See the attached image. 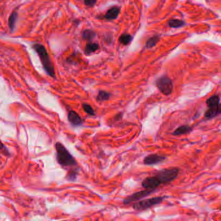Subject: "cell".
Returning <instances> with one entry per match:
<instances>
[{
	"instance_id": "cb8c5ba5",
	"label": "cell",
	"mask_w": 221,
	"mask_h": 221,
	"mask_svg": "<svg viewBox=\"0 0 221 221\" xmlns=\"http://www.w3.org/2000/svg\"><path fill=\"white\" fill-rule=\"evenodd\" d=\"M5 150V147L4 145L2 143V142L0 141V150Z\"/></svg>"
},
{
	"instance_id": "ffe728a7",
	"label": "cell",
	"mask_w": 221,
	"mask_h": 221,
	"mask_svg": "<svg viewBox=\"0 0 221 221\" xmlns=\"http://www.w3.org/2000/svg\"><path fill=\"white\" fill-rule=\"evenodd\" d=\"M95 37V33L91 30H86L83 33V37L84 40L90 41Z\"/></svg>"
},
{
	"instance_id": "44dd1931",
	"label": "cell",
	"mask_w": 221,
	"mask_h": 221,
	"mask_svg": "<svg viewBox=\"0 0 221 221\" xmlns=\"http://www.w3.org/2000/svg\"><path fill=\"white\" fill-rule=\"evenodd\" d=\"M160 40V38L158 37H153L151 38H150L147 41V47L148 48H152L153 46H155L157 42Z\"/></svg>"
},
{
	"instance_id": "6da1fadb",
	"label": "cell",
	"mask_w": 221,
	"mask_h": 221,
	"mask_svg": "<svg viewBox=\"0 0 221 221\" xmlns=\"http://www.w3.org/2000/svg\"><path fill=\"white\" fill-rule=\"evenodd\" d=\"M33 48L38 53L46 73L51 77H55V67L45 48L43 45L36 44L33 45Z\"/></svg>"
},
{
	"instance_id": "7a4b0ae2",
	"label": "cell",
	"mask_w": 221,
	"mask_h": 221,
	"mask_svg": "<svg viewBox=\"0 0 221 221\" xmlns=\"http://www.w3.org/2000/svg\"><path fill=\"white\" fill-rule=\"evenodd\" d=\"M56 158L60 166L63 167H70L77 165V162L66 148L59 142L56 143Z\"/></svg>"
},
{
	"instance_id": "ac0fdd59",
	"label": "cell",
	"mask_w": 221,
	"mask_h": 221,
	"mask_svg": "<svg viewBox=\"0 0 221 221\" xmlns=\"http://www.w3.org/2000/svg\"><path fill=\"white\" fill-rule=\"evenodd\" d=\"M83 109L84 111L87 114H88L91 116H94L95 115V112L94 109L92 108L91 105H90L88 103H84L83 104Z\"/></svg>"
},
{
	"instance_id": "9a60e30c",
	"label": "cell",
	"mask_w": 221,
	"mask_h": 221,
	"mask_svg": "<svg viewBox=\"0 0 221 221\" xmlns=\"http://www.w3.org/2000/svg\"><path fill=\"white\" fill-rule=\"evenodd\" d=\"M99 49V45L96 43H89L86 44L84 49V52L86 55H90L91 53H94Z\"/></svg>"
},
{
	"instance_id": "ba28073f",
	"label": "cell",
	"mask_w": 221,
	"mask_h": 221,
	"mask_svg": "<svg viewBox=\"0 0 221 221\" xmlns=\"http://www.w3.org/2000/svg\"><path fill=\"white\" fill-rule=\"evenodd\" d=\"M166 160V157L158 154H151L145 157L143 163L146 166H154L159 164Z\"/></svg>"
},
{
	"instance_id": "603a6c76",
	"label": "cell",
	"mask_w": 221,
	"mask_h": 221,
	"mask_svg": "<svg viewBox=\"0 0 221 221\" xmlns=\"http://www.w3.org/2000/svg\"><path fill=\"white\" fill-rule=\"evenodd\" d=\"M123 114L122 112H120V113H118V114H117L114 117V119L116 121H119L121 120H122L123 119Z\"/></svg>"
},
{
	"instance_id": "9c48e42d",
	"label": "cell",
	"mask_w": 221,
	"mask_h": 221,
	"mask_svg": "<svg viewBox=\"0 0 221 221\" xmlns=\"http://www.w3.org/2000/svg\"><path fill=\"white\" fill-rule=\"evenodd\" d=\"M68 118L71 124L74 126H79L83 124V119L75 111H70L68 113Z\"/></svg>"
},
{
	"instance_id": "3957f363",
	"label": "cell",
	"mask_w": 221,
	"mask_h": 221,
	"mask_svg": "<svg viewBox=\"0 0 221 221\" xmlns=\"http://www.w3.org/2000/svg\"><path fill=\"white\" fill-rule=\"evenodd\" d=\"M180 169L178 167H171L167 169H163L162 170L158 171L156 176L160 181L161 185H167L171 183L174 180H176L178 176Z\"/></svg>"
},
{
	"instance_id": "8992f818",
	"label": "cell",
	"mask_w": 221,
	"mask_h": 221,
	"mask_svg": "<svg viewBox=\"0 0 221 221\" xmlns=\"http://www.w3.org/2000/svg\"><path fill=\"white\" fill-rule=\"evenodd\" d=\"M155 191H153V190L145 189V190H142V191L134 193L130 195H128V196H127L125 198H124L123 202L125 205L130 204L132 202H137L138 200H140L144 198L148 197V195L151 194Z\"/></svg>"
},
{
	"instance_id": "d6986e66",
	"label": "cell",
	"mask_w": 221,
	"mask_h": 221,
	"mask_svg": "<svg viewBox=\"0 0 221 221\" xmlns=\"http://www.w3.org/2000/svg\"><path fill=\"white\" fill-rule=\"evenodd\" d=\"M132 40V37L130 34H123L119 38V42L123 45H128Z\"/></svg>"
},
{
	"instance_id": "2e32d148",
	"label": "cell",
	"mask_w": 221,
	"mask_h": 221,
	"mask_svg": "<svg viewBox=\"0 0 221 221\" xmlns=\"http://www.w3.org/2000/svg\"><path fill=\"white\" fill-rule=\"evenodd\" d=\"M18 14L17 12L14 11L9 17V26L10 27V29L12 30L15 27V24H16V19H17Z\"/></svg>"
},
{
	"instance_id": "7c38bea8",
	"label": "cell",
	"mask_w": 221,
	"mask_h": 221,
	"mask_svg": "<svg viewBox=\"0 0 221 221\" xmlns=\"http://www.w3.org/2000/svg\"><path fill=\"white\" fill-rule=\"evenodd\" d=\"M220 96L217 94H214L209 97L206 100V105L208 108L219 106H220Z\"/></svg>"
},
{
	"instance_id": "7402d4cb",
	"label": "cell",
	"mask_w": 221,
	"mask_h": 221,
	"mask_svg": "<svg viewBox=\"0 0 221 221\" xmlns=\"http://www.w3.org/2000/svg\"><path fill=\"white\" fill-rule=\"evenodd\" d=\"M96 2H97V0H84V3L87 6L92 7L95 4Z\"/></svg>"
},
{
	"instance_id": "30bf717a",
	"label": "cell",
	"mask_w": 221,
	"mask_h": 221,
	"mask_svg": "<svg viewBox=\"0 0 221 221\" xmlns=\"http://www.w3.org/2000/svg\"><path fill=\"white\" fill-rule=\"evenodd\" d=\"M221 113L220 106L217 107H210L204 113V117L207 119H211L218 116Z\"/></svg>"
},
{
	"instance_id": "5b68a950",
	"label": "cell",
	"mask_w": 221,
	"mask_h": 221,
	"mask_svg": "<svg viewBox=\"0 0 221 221\" xmlns=\"http://www.w3.org/2000/svg\"><path fill=\"white\" fill-rule=\"evenodd\" d=\"M156 86L164 95L168 96L172 94L173 90V82L170 78L166 75H163L156 80Z\"/></svg>"
},
{
	"instance_id": "277c9868",
	"label": "cell",
	"mask_w": 221,
	"mask_h": 221,
	"mask_svg": "<svg viewBox=\"0 0 221 221\" xmlns=\"http://www.w3.org/2000/svg\"><path fill=\"white\" fill-rule=\"evenodd\" d=\"M166 197L160 196V197H155L147 199H141L138 200L132 205V208L136 211H145L147 209H149L156 205L160 204L164 200L166 199Z\"/></svg>"
},
{
	"instance_id": "e0dca14e",
	"label": "cell",
	"mask_w": 221,
	"mask_h": 221,
	"mask_svg": "<svg viewBox=\"0 0 221 221\" xmlns=\"http://www.w3.org/2000/svg\"><path fill=\"white\" fill-rule=\"evenodd\" d=\"M184 24L185 23H184V22L181 21V20H176V19L170 20L169 21V27H173V28L181 27L183 26Z\"/></svg>"
},
{
	"instance_id": "8fae6325",
	"label": "cell",
	"mask_w": 221,
	"mask_h": 221,
	"mask_svg": "<svg viewBox=\"0 0 221 221\" xmlns=\"http://www.w3.org/2000/svg\"><path fill=\"white\" fill-rule=\"evenodd\" d=\"M193 130V127L189 125H182L178 127L176 129L173 131L172 134L173 136H182L189 134Z\"/></svg>"
},
{
	"instance_id": "5bb4252c",
	"label": "cell",
	"mask_w": 221,
	"mask_h": 221,
	"mask_svg": "<svg viewBox=\"0 0 221 221\" xmlns=\"http://www.w3.org/2000/svg\"><path fill=\"white\" fill-rule=\"evenodd\" d=\"M111 95H112V94L110 93H109V92L104 91V90H101L99 91L98 95H97V96L96 97V101L97 102L107 101L110 99Z\"/></svg>"
},
{
	"instance_id": "4fadbf2b",
	"label": "cell",
	"mask_w": 221,
	"mask_h": 221,
	"mask_svg": "<svg viewBox=\"0 0 221 221\" xmlns=\"http://www.w3.org/2000/svg\"><path fill=\"white\" fill-rule=\"evenodd\" d=\"M119 14V9L118 7H114L109 9L106 13L105 16L107 20H112L117 18Z\"/></svg>"
},
{
	"instance_id": "52a82bcc",
	"label": "cell",
	"mask_w": 221,
	"mask_h": 221,
	"mask_svg": "<svg viewBox=\"0 0 221 221\" xmlns=\"http://www.w3.org/2000/svg\"><path fill=\"white\" fill-rule=\"evenodd\" d=\"M161 186V184L156 176H148L143 180L141 182V186L145 189H150L155 191L158 187Z\"/></svg>"
}]
</instances>
